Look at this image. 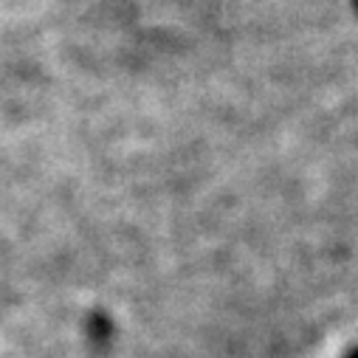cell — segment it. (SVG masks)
I'll list each match as a JSON object with an SVG mask.
<instances>
[{"label": "cell", "instance_id": "1", "mask_svg": "<svg viewBox=\"0 0 358 358\" xmlns=\"http://www.w3.org/2000/svg\"><path fill=\"white\" fill-rule=\"evenodd\" d=\"M347 358H358V350H352V352H350V355H347Z\"/></svg>", "mask_w": 358, "mask_h": 358}, {"label": "cell", "instance_id": "2", "mask_svg": "<svg viewBox=\"0 0 358 358\" xmlns=\"http://www.w3.org/2000/svg\"><path fill=\"white\" fill-rule=\"evenodd\" d=\"M355 3H358V0H355Z\"/></svg>", "mask_w": 358, "mask_h": 358}]
</instances>
